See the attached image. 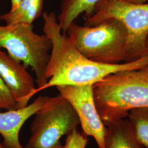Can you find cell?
I'll list each match as a JSON object with an SVG mask.
<instances>
[{
	"label": "cell",
	"mask_w": 148,
	"mask_h": 148,
	"mask_svg": "<svg viewBox=\"0 0 148 148\" xmlns=\"http://www.w3.org/2000/svg\"><path fill=\"white\" fill-rule=\"evenodd\" d=\"M43 30L52 42L48 63L47 84L36 89L34 95L52 87L83 86L96 84L117 71L141 68L148 64V55L136 60L117 64L99 63L85 57L66 35L63 34L53 12H43Z\"/></svg>",
	"instance_id": "cell-1"
},
{
	"label": "cell",
	"mask_w": 148,
	"mask_h": 148,
	"mask_svg": "<svg viewBox=\"0 0 148 148\" xmlns=\"http://www.w3.org/2000/svg\"><path fill=\"white\" fill-rule=\"evenodd\" d=\"M93 96L105 126L126 118L132 109L148 107V64L108 75L93 85Z\"/></svg>",
	"instance_id": "cell-2"
},
{
	"label": "cell",
	"mask_w": 148,
	"mask_h": 148,
	"mask_svg": "<svg viewBox=\"0 0 148 148\" xmlns=\"http://www.w3.org/2000/svg\"><path fill=\"white\" fill-rule=\"evenodd\" d=\"M66 34L79 52L90 60L106 64L127 62L128 33L117 19H106L93 27L80 26L74 21Z\"/></svg>",
	"instance_id": "cell-3"
},
{
	"label": "cell",
	"mask_w": 148,
	"mask_h": 148,
	"mask_svg": "<svg viewBox=\"0 0 148 148\" xmlns=\"http://www.w3.org/2000/svg\"><path fill=\"white\" fill-rule=\"evenodd\" d=\"M52 42L45 35H38L34 31L32 24L19 23L0 25V49H6L11 57L27 69L34 70L40 89L47 84L48 63Z\"/></svg>",
	"instance_id": "cell-4"
},
{
	"label": "cell",
	"mask_w": 148,
	"mask_h": 148,
	"mask_svg": "<svg viewBox=\"0 0 148 148\" xmlns=\"http://www.w3.org/2000/svg\"><path fill=\"white\" fill-rule=\"evenodd\" d=\"M108 19L121 21L127 29V62L148 55L145 41L148 35V3L101 0L96 3L92 15L86 18L85 25L93 27Z\"/></svg>",
	"instance_id": "cell-5"
},
{
	"label": "cell",
	"mask_w": 148,
	"mask_h": 148,
	"mask_svg": "<svg viewBox=\"0 0 148 148\" xmlns=\"http://www.w3.org/2000/svg\"><path fill=\"white\" fill-rule=\"evenodd\" d=\"M79 125L74 108L59 95L35 114L30 126L31 136L24 148H62L61 138Z\"/></svg>",
	"instance_id": "cell-6"
},
{
	"label": "cell",
	"mask_w": 148,
	"mask_h": 148,
	"mask_svg": "<svg viewBox=\"0 0 148 148\" xmlns=\"http://www.w3.org/2000/svg\"><path fill=\"white\" fill-rule=\"evenodd\" d=\"M59 95L69 101L79 117L84 134L95 139L99 148H106V126L95 106L93 85L59 86Z\"/></svg>",
	"instance_id": "cell-7"
},
{
	"label": "cell",
	"mask_w": 148,
	"mask_h": 148,
	"mask_svg": "<svg viewBox=\"0 0 148 148\" xmlns=\"http://www.w3.org/2000/svg\"><path fill=\"white\" fill-rule=\"evenodd\" d=\"M0 77L16 98L18 109L27 106L36 89L34 79L21 63L1 49Z\"/></svg>",
	"instance_id": "cell-8"
},
{
	"label": "cell",
	"mask_w": 148,
	"mask_h": 148,
	"mask_svg": "<svg viewBox=\"0 0 148 148\" xmlns=\"http://www.w3.org/2000/svg\"><path fill=\"white\" fill-rule=\"evenodd\" d=\"M56 97L40 95L30 104L21 108L0 112V134L5 148H24L19 141V133L25 122L37 111L50 104Z\"/></svg>",
	"instance_id": "cell-9"
},
{
	"label": "cell",
	"mask_w": 148,
	"mask_h": 148,
	"mask_svg": "<svg viewBox=\"0 0 148 148\" xmlns=\"http://www.w3.org/2000/svg\"><path fill=\"white\" fill-rule=\"evenodd\" d=\"M106 126V148H145L134 136L126 118Z\"/></svg>",
	"instance_id": "cell-10"
},
{
	"label": "cell",
	"mask_w": 148,
	"mask_h": 148,
	"mask_svg": "<svg viewBox=\"0 0 148 148\" xmlns=\"http://www.w3.org/2000/svg\"><path fill=\"white\" fill-rule=\"evenodd\" d=\"M101 0H63L58 16L59 26L63 34L66 32L70 25L82 14L85 13L86 18L92 15L94 7Z\"/></svg>",
	"instance_id": "cell-11"
},
{
	"label": "cell",
	"mask_w": 148,
	"mask_h": 148,
	"mask_svg": "<svg viewBox=\"0 0 148 148\" xmlns=\"http://www.w3.org/2000/svg\"><path fill=\"white\" fill-rule=\"evenodd\" d=\"M44 0H21L14 10L0 16L6 24L19 23L32 24L42 14Z\"/></svg>",
	"instance_id": "cell-12"
},
{
	"label": "cell",
	"mask_w": 148,
	"mask_h": 148,
	"mask_svg": "<svg viewBox=\"0 0 148 148\" xmlns=\"http://www.w3.org/2000/svg\"><path fill=\"white\" fill-rule=\"evenodd\" d=\"M127 119L134 136L145 148H148V107L130 110Z\"/></svg>",
	"instance_id": "cell-13"
},
{
	"label": "cell",
	"mask_w": 148,
	"mask_h": 148,
	"mask_svg": "<svg viewBox=\"0 0 148 148\" xmlns=\"http://www.w3.org/2000/svg\"><path fill=\"white\" fill-rule=\"evenodd\" d=\"M18 109V105L13 93L0 77V109Z\"/></svg>",
	"instance_id": "cell-14"
},
{
	"label": "cell",
	"mask_w": 148,
	"mask_h": 148,
	"mask_svg": "<svg viewBox=\"0 0 148 148\" xmlns=\"http://www.w3.org/2000/svg\"><path fill=\"white\" fill-rule=\"evenodd\" d=\"M88 143L87 136L75 129L67 135L62 148H86Z\"/></svg>",
	"instance_id": "cell-15"
},
{
	"label": "cell",
	"mask_w": 148,
	"mask_h": 148,
	"mask_svg": "<svg viewBox=\"0 0 148 148\" xmlns=\"http://www.w3.org/2000/svg\"><path fill=\"white\" fill-rule=\"evenodd\" d=\"M21 0H11V10H14L19 5Z\"/></svg>",
	"instance_id": "cell-16"
},
{
	"label": "cell",
	"mask_w": 148,
	"mask_h": 148,
	"mask_svg": "<svg viewBox=\"0 0 148 148\" xmlns=\"http://www.w3.org/2000/svg\"><path fill=\"white\" fill-rule=\"evenodd\" d=\"M128 2L136 3V4H143V3H147L148 2V0H124Z\"/></svg>",
	"instance_id": "cell-17"
},
{
	"label": "cell",
	"mask_w": 148,
	"mask_h": 148,
	"mask_svg": "<svg viewBox=\"0 0 148 148\" xmlns=\"http://www.w3.org/2000/svg\"><path fill=\"white\" fill-rule=\"evenodd\" d=\"M145 48H146V51L147 52V54L148 55V35L147 39H146V41H145Z\"/></svg>",
	"instance_id": "cell-18"
},
{
	"label": "cell",
	"mask_w": 148,
	"mask_h": 148,
	"mask_svg": "<svg viewBox=\"0 0 148 148\" xmlns=\"http://www.w3.org/2000/svg\"><path fill=\"white\" fill-rule=\"evenodd\" d=\"M0 148H5L3 147V146L2 145V143L0 142Z\"/></svg>",
	"instance_id": "cell-19"
}]
</instances>
